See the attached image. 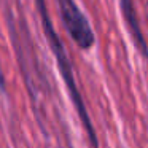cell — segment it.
<instances>
[{
	"label": "cell",
	"instance_id": "obj_4",
	"mask_svg": "<svg viewBox=\"0 0 148 148\" xmlns=\"http://www.w3.org/2000/svg\"><path fill=\"white\" fill-rule=\"evenodd\" d=\"M145 11H147V19H148V3L145 5Z\"/></svg>",
	"mask_w": 148,
	"mask_h": 148
},
{
	"label": "cell",
	"instance_id": "obj_2",
	"mask_svg": "<svg viewBox=\"0 0 148 148\" xmlns=\"http://www.w3.org/2000/svg\"><path fill=\"white\" fill-rule=\"evenodd\" d=\"M61 18L67 29L69 35L81 49H89L96 42V35L92 32L88 18L78 8L73 0H58Z\"/></svg>",
	"mask_w": 148,
	"mask_h": 148
},
{
	"label": "cell",
	"instance_id": "obj_3",
	"mask_svg": "<svg viewBox=\"0 0 148 148\" xmlns=\"http://www.w3.org/2000/svg\"><path fill=\"white\" fill-rule=\"evenodd\" d=\"M119 5H121L123 16H124L126 23H127L132 42L137 46L138 53H140L145 59H148V45H147V40H145V37H143V32H142V29H140V21H138V18H137L134 0H119Z\"/></svg>",
	"mask_w": 148,
	"mask_h": 148
},
{
	"label": "cell",
	"instance_id": "obj_1",
	"mask_svg": "<svg viewBox=\"0 0 148 148\" xmlns=\"http://www.w3.org/2000/svg\"><path fill=\"white\" fill-rule=\"evenodd\" d=\"M35 3H37V8H38L45 35H46V38H48V43H49V46H51L53 54H54L56 61H58L59 72H61L62 78H64V83L67 84V89H69V92H70L72 102H73L75 108H77L78 116H80L84 129H86V134H88V138H89V142H91V147L97 148L99 140H97V135H96V129H94L92 123H91V118H89V115H88V110H86L84 102H83V97H81L80 91H78V88H77V83H75V77H73V70H72L70 59H69L67 53H65V48H64V45H62L61 38H59L58 32H56L54 27H53V23H51V19H49L48 10H46V5H45V0H35Z\"/></svg>",
	"mask_w": 148,
	"mask_h": 148
}]
</instances>
